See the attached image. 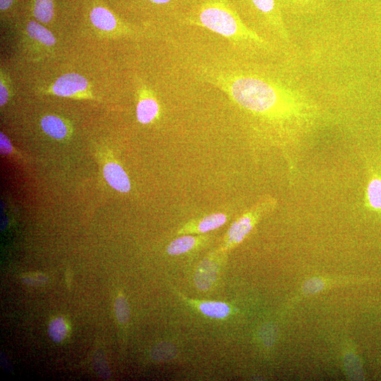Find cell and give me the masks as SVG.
I'll use <instances>...</instances> for the list:
<instances>
[{
    "mask_svg": "<svg viewBox=\"0 0 381 381\" xmlns=\"http://www.w3.org/2000/svg\"><path fill=\"white\" fill-rule=\"evenodd\" d=\"M366 201L372 210L381 213V175L373 176L368 182Z\"/></svg>",
    "mask_w": 381,
    "mask_h": 381,
    "instance_id": "cell-16",
    "label": "cell"
},
{
    "mask_svg": "<svg viewBox=\"0 0 381 381\" xmlns=\"http://www.w3.org/2000/svg\"><path fill=\"white\" fill-rule=\"evenodd\" d=\"M49 335L55 342H61L67 336L68 328L63 318L59 317L51 321L49 326Z\"/></svg>",
    "mask_w": 381,
    "mask_h": 381,
    "instance_id": "cell-18",
    "label": "cell"
},
{
    "mask_svg": "<svg viewBox=\"0 0 381 381\" xmlns=\"http://www.w3.org/2000/svg\"><path fill=\"white\" fill-rule=\"evenodd\" d=\"M161 115V105L154 92L147 86L140 88L137 105V117L140 123H152L159 119Z\"/></svg>",
    "mask_w": 381,
    "mask_h": 381,
    "instance_id": "cell-7",
    "label": "cell"
},
{
    "mask_svg": "<svg viewBox=\"0 0 381 381\" xmlns=\"http://www.w3.org/2000/svg\"><path fill=\"white\" fill-rule=\"evenodd\" d=\"M32 9L36 20L48 24L53 20L55 15L54 0H34Z\"/></svg>",
    "mask_w": 381,
    "mask_h": 381,
    "instance_id": "cell-14",
    "label": "cell"
},
{
    "mask_svg": "<svg viewBox=\"0 0 381 381\" xmlns=\"http://www.w3.org/2000/svg\"><path fill=\"white\" fill-rule=\"evenodd\" d=\"M210 237L203 234H184L173 240L167 247L171 256H180L206 245Z\"/></svg>",
    "mask_w": 381,
    "mask_h": 381,
    "instance_id": "cell-10",
    "label": "cell"
},
{
    "mask_svg": "<svg viewBox=\"0 0 381 381\" xmlns=\"http://www.w3.org/2000/svg\"><path fill=\"white\" fill-rule=\"evenodd\" d=\"M0 149L3 155L15 154L20 156L15 152V149L13 147L8 138L3 133H0Z\"/></svg>",
    "mask_w": 381,
    "mask_h": 381,
    "instance_id": "cell-22",
    "label": "cell"
},
{
    "mask_svg": "<svg viewBox=\"0 0 381 381\" xmlns=\"http://www.w3.org/2000/svg\"><path fill=\"white\" fill-rule=\"evenodd\" d=\"M103 175L109 185L121 193L131 190V179L123 168L115 161H107L102 168Z\"/></svg>",
    "mask_w": 381,
    "mask_h": 381,
    "instance_id": "cell-9",
    "label": "cell"
},
{
    "mask_svg": "<svg viewBox=\"0 0 381 381\" xmlns=\"http://www.w3.org/2000/svg\"><path fill=\"white\" fill-rule=\"evenodd\" d=\"M114 311L116 319L121 324H126L129 322L131 308L128 302L123 295H119L116 298Z\"/></svg>",
    "mask_w": 381,
    "mask_h": 381,
    "instance_id": "cell-17",
    "label": "cell"
},
{
    "mask_svg": "<svg viewBox=\"0 0 381 381\" xmlns=\"http://www.w3.org/2000/svg\"><path fill=\"white\" fill-rule=\"evenodd\" d=\"M22 281L25 284L30 286H43L48 281L46 276L40 274H32L23 277Z\"/></svg>",
    "mask_w": 381,
    "mask_h": 381,
    "instance_id": "cell-21",
    "label": "cell"
},
{
    "mask_svg": "<svg viewBox=\"0 0 381 381\" xmlns=\"http://www.w3.org/2000/svg\"><path fill=\"white\" fill-rule=\"evenodd\" d=\"M44 132L56 140H64L70 138L72 133L71 125L64 119L56 115H46L41 121Z\"/></svg>",
    "mask_w": 381,
    "mask_h": 381,
    "instance_id": "cell-12",
    "label": "cell"
},
{
    "mask_svg": "<svg viewBox=\"0 0 381 381\" xmlns=\"http://www.w3.org/2000/svg\"><path fill=\"white\" fill-rule=\"evenodd\" d=\"M203 76L239 107L265 120L292 121L309 114L311 106L304 96L262 76L213 70Z\"/></svg>",
    "mask_w": 381,
    "mask_h": 381,
    "instance_id": "cell-1",
    "label": "cell"
},
{
    "mask_svg": "<svg viewBox=\"0 0 381 381\" xmlns=\"http://www.w3.org/2000/svg\"><path fill=\"white\" fill-rule=\"evenodd\" d=\"M149 1L159 5H163L172 2L173 0H149Z\"/></svg>",
    "mask_w": 381,
    "mask_h": 381,
    "instance_id": "cell-26",
    "label": "cell"
},
{
    "mask_svg": "<svg viewBox=\"0 0 381 381\" xmlns=\"http://www.w3.org/2000/svg\"><path fill=\"white\" fill-rule=\"evenodd\" d=\"M179 296L187 305L210 319H225L233 313V308L225 302L190 299L181 293H179Z\"/></svg>",
    "mask_w": 381,
    "mask_h": 381,
    "instance_id": "cell-8",
    "label": "cell"
},
{
    "mask_svg": "<svg viewBox=\"0 0 381 381\" xmlns=\"http://www.w3.org/2000/svg\"><path fill=\"white\" fill-rule=\"evenodd\" d=\"M15 0H0V9L1 12H6L10 10L14 5Z\"/></svg>",
    "mask_w": 381,
    "mask_h": 381,
    "instance_id": "cell-25",
    "label": "cell"
},
{
    "mask_svg": "<svg viewBox=\"0 0 381 381\" xmlns=\"http://www.w3.org/2000/svg\"><path fill=\"white\" fill-rule=\"evenodd\" d=\"M253 8L277 29L285 38L288 37L281 13L279 9L276 0H250Z\"/></svg>",
    "mask_w": 381,
    "mask_h": 381,
    "instance_id": "cell-11",
    "label": "cell"
},
{
    "mask_svg": "<svg viewBox=\"0 0 381 381\" xmlns=\"http://www.w3.org/2000/svg\"><path fill=\"white\" fill-rule=\"evenodd\" d=\"M90 18L93 26L101 31L112 32L117 27V20L113 14L102 7L94 8Z\"/></svg>",
    "mask_w": 381,
    "mask_h": 381,
    "instance_id": "cell-13",
    "label": "cell"
},
{
    "mask_svg": "<svg viewBox=\"0 0 381 381\" xmlns=\"http://www.w3.org/2000/svg\"><path fill=\"white\" fill-rule=\"evenodd\" d=\"M227 254L215 249L200 262L194 276V284L199 290L207 292L214 287Z\"/></svg>",
    "mask_w": 381,
    "mask_h": 381,
    "instance_id": "cell-4",
    "label": "cell"
},
{
    "mask_svg": "<svg viewBox=\"0 0 381 381\" xmlns=\"http://www.w3.org/2000/svg\"><path fill=\"white\" fill-rule=\"evenodd\" d=\"M229 215L224 212H217L189 220L177 232L176 235L204 234L214 231L227 223Z\"/></svg>",
    "mask_w": 381,
    "mask_h": 381,
    "instance_id": "cell-6",
    "label": "cell"
},
{
    "mask_svg": "<svg viewBox=\"0 0 381 381\" xmlns=\"http://www.w3.org/2000/svg\"><path fill=\"white\" fill-rule=\"evenodd\" d=\"M9 85L6 83L5 74L1 72V81H0V105L4 106L10 98Z\"/></svg>",
    "mask_w": 381,
    "mask_h": 381,
    "instance_id": "cell-23",
    "label": "cell"
},
{
    "mask_svg": "<svg viewBox=\"0 0 381 381\" xmlns=\"http://www.w3.org/2000/svg\"><path fill=\"white\" fill-rule=\"evenodd\" d=\"M176 354V349L169 343H161L156 345L152 352V359L156 361L172 359Z\"/></svg>",
    "mask_w": 381,
    "mask_h": 381,
    "instance_id": "cell-19",
    "label": "cell"
},
{
    "mask_svg": "<svg viewBox=\"0 0 381 381\" xmlns=\"http://www.w3.org/2000/svg\"><path fill=\"white\" fill-rule=\"evenodd\" d=\"M51 93L65 98H93L87 79L75 73L60 77L51 87Z\"/></svg>",
    "mask_w": 381,
    "mask_h": 381,
    "instance_id": "cell-5",
    "label": "cell"
},
{
    "mask_svg": "<svg viewBox=\"0 0 381 381\" xmlns=\"http://www.w3.org/2000/svg\"><path fill=\"white\" fill-rule=\"evenodd\" d=\"M190 25L211 31L231 42L265 46L267 41L247 27L225 0H208L187 18Z\"/></svg>",
    "mask_w": 381,
    "mask_h": 381,
    "instance_id": "cell-2",
    "label": "cell"
},
{
    "mask_svg": "<svg viewBox=\"0 0 381 381\" xmlns=\"http://www.w3.org/2000/svg\"><path fill=\"white\" fill-rule=\"evenodd\" d=\"M277 205L278 201L273 196L261 199L232 222L217 250L227 253L237 247Z\"/></svg>",
    "mask_w": 381,
    "mask_h": 381,
    "instance_id": "cell-3",
    "label": "cell"
},
{
    "mask_svg": "<svg viewBox=\"0 0 381 381\" xmlns=\"http://www.w3.org/2000/svg\"><path fill=\"white\" fill-rule=\"evenodd\" d=\"M284 1L293 7L302 8L309 6L315 0H284Z\"/></svg>",
    "mask_w": 381,
    "mask_h": 381,
    "instance_id": "cell-24",
    "label": "cell"
},
{
    "mask_svg": "<svg viewBox=\"0 0 381 381\" xmlns=\"http://www.w3.org/2000/svg\"><path fill=\"white\" fill-rule=\"evenodd\" d=\"M94 366L96 371L101 377L108 379L110 377V370L107 361L105 356L100 352L95 355Z\"/></svg>",
    "mask_w": 381,
    "mask_h": 381,
    "instance_id": "cell-20",
    "label": "cell"
},
{
    "mask_svg": "<svg viewBox=\"0 0 381 381\" xmlns=\"http://www.w3.org/2000/svg\"><path fill=\"white\" fill-rule=\"evenodd\" d=\"M27 31L30 38L45 46L52 47L56 44L53 34L36 22H29Z\"/></svg>",
    "mask_w": 381,
    "mask_h": 381,
    "instance_id": "cell-15",
    "label": "cell"
}]
</instances>
